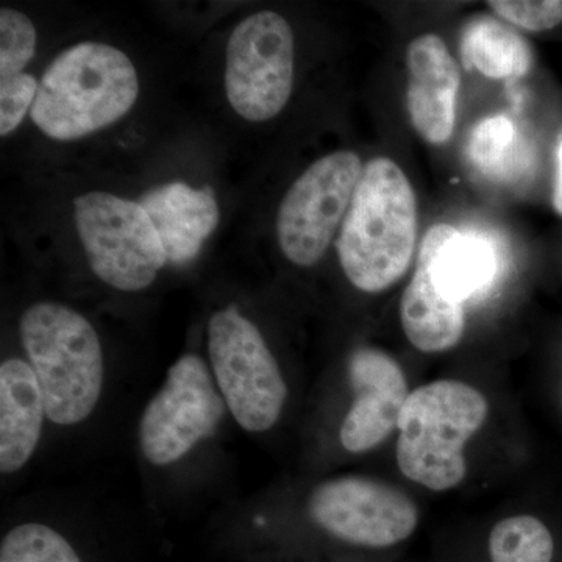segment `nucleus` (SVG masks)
<instances>
[{
    "label": "nucleus",
    "mask_w": 562,
    "mask_h": 562,
    "mask_svg": "<svg viewBox=\"0 0 562 562\" xmlns=\"http://www.w3.org/2000/svg\"><path fill=\"white\" fill-rule=\"evenodd\" d=\"M417 255L427 262L435 290L457 305L482 297L497 279V249L479 233L435 225L425 233Z\"/></svg>",
    "instance_id": "ddd939ff"
},
{
    "label": "nucleus",
    "mask_w": 562,
    "mask_h": 562,
    "mask_svg": "<svg viewBox=\"0 0 562 562\" xmlns=\"http://www.w3.org/2000/svg\"><path fill=\"white\" fill-rule=\"evenodd\" d=\"M308 512L322 530L371 549L405 541L419 524L416 503L405 492L360 475L339 476L314 487Z\"/></svg>",
    "instance_id": "9d476101"
},
{
    "label": "nucleus",
    "mask_w": 562,
    "mask_h": 562,
    "mask_svg": "<svg viewBox=\"0 0 562 562\" xmlns=\"http://www.w3.org/2000/svg\"><path fill=\"white\" fill-rule=\"evenodd\" d=\"M46 402L29 361L9 358L0 366V471L20 472L32 460L41 435Z\"/></svg>",
    "instance_id": "2eb2a0df"
},
{
    "label": "nucleus",
    "mask_w": 562,
    "mask_h": 562,
    "mask_svg": "<svg viewBox=\"0 0 562 562\" xmlns=\"http://www.w3.org/2000/svg\"><path fill=\"white\" fill-rule=\"evenodd\" d=\"M416 239L412 181L397 162L373 158L362 169L336 243L344 273L360 291L387 290L408 271Z\"/></svg>",
    "instance_id": "f257e3e1"
},
{
    "label": "nucleus",
    "mask_w": 562,
    "mask_h": 562,
    "mask_svg": "<svg viewBox=\"0 0 562 562\" xmlns=\"http://www.w3.org/2000/svg\"><path fill=\"white\" fill-rule=\"evenodd\" d=\"M36 50V31L20 10H0V80L24 72Z\"/></svg>",
    "instance_id": "412c9836"
},
{
    "label": "nucleus",
    "mask_w": 562,
    "mask_h": 562,
    "mask_svg": "<svg viewBox=\"0 0 562 562\" xmlns=\"http://www.w3.org/2000/svg\"><path fill=\"white\" fill-rule=\"evenodd\" d=\"M465 69H476L487 79H519L531 69L532 54L527 41L491 16H476L461 35Z\"/></svg>",
    "instance_id": "f3484780"
},
{
    "label": "nucleus",
    "mask_w": 562,
    "mask_h": 562,
    "mask_svg": "<svg viewBox=\"0 0 562 562\" xmlns=\"http://www.w3.org/2000/svg\"><path fill=\"white\" fill-rule=\"evenodd\" d=\"M553 205L554 210L562 216V135L557 149V180H554Z\"/></svg>",
    "instance_id": "b1692460"
},
{
    "label": "nucleus",
    "mask_w": 562,
    "mask_h": 562,
    "mask_svg": "<svg viewBox=\"0 0 562 562\" xmlns=\"http://www.w3.org/2000/svg\"><path fill=\"white\" fill-rule=\"evenodd\" d=\"M211 373L228 412L243 430L265 432L279 422L288 390L257 325L235 305L209 322Z\"/></svg>",
    "instance_id": "39448f33"
},
{
    "label": "nucleus",
    "mask_w": 562,
    "mask_h": 562,
    "mask_svg": "<svg viewBox=\"0 0 562 562\" xmlns=\"http://www.w3.org/2000/svg\"><path fill=\"white\" fill-rule=\"evenodd\" d=\"M401 319L406 338L425 353L452 349L464 333V306L447 301L435 290L427 262L419 255L402 295Z\"/></svg>",
    "instance_id": "dca6fc26"
},
{
    "label": "nucleus",
    "mask_w": 562,
    "mask_h": 562,
    "mask_svg": "<svg viewBox=\"0 0 562 562\" xmlns=\"http://www.w3.org/2000/svg\"><path fill=\"white\" fill-rule=\"evenodd\" d=\"M349 376L355 401L344 417L339 439L347 452H368L397 428L409 395L408 383L401 364L373 347H362L351 355Z\"/></svg>",
    "instance_id": "9b49d317"
},
{
    "label": "nucleus",
    "mask_w": 562,
    "mask_h": 562,
    "mask_svg": "<svg viewBox=\"0 0 562 562\" xmlns=\"http://www.w3.org/2000/svg\"><path fill=\"white\" fill-rule=\"evenodd\" d=\"M20 333L47 419L61 427L87 420L105 379L102 344L91 322L63 303L38 302L22 314Z\"/></svg>",
    "instance_id": "7ed1b4c3"
},
{
    "label": "nucleus",
    "mask_w": 562,
    "mask_h": 562,
    "mask_svg": "<svg viewBox=\"0 0 562 562\" xmlns=\"http://www.w3.org/2000/svg\"><path fill=\"white\" fill-rule=\"evenodd\" d=\"M553 552L552 535L536 517H508L492 528L491 562H552Z\"/></svg>",
    "instance_id": "6ab92c4d"
},
{
    "label": "nucleus",
    "mask_w": 562,
    "mask_h": 562,
    "mask_svg": "<svg viewBox=\"0 0 562 562\" xmlns=\"http://www.w3.org/2000/svg\"><path fill=\"white\" fill-rule=\"evenodd\" d=\"M74 220L92 272L113 290H146L168 262L140 203L111 192H87L74 201Z\"/></svg>",
    "instance_id": "423d86ee"
},
{
    "label": "nucleus",
    "mask_w": 562,
    "mask_h": 562,
    "mask_svg": "<svg viewBox=\"0 0 562 562\" xmlns=\"http://www.w3.org/2000/svg\"><path fill=\"white\" fill-rule=\"evenodd\" d=\"M486 417V398L471 384L439 380L409 392L397 425L403 475L431 491L458 486L468 473L465 443Z\"/></svg>",
    "instance_id": "20e7f679"
},
{
    "label": "nucleus",
    "mask_w": 562,
    "mask_h": 562,
    "mask_svg": "<svg viewBox=\"0 0 562 562\" xmlns=\"http://www.w3.org/2000/svg\"><path fill=\"white\" fill-rule=\"evenodd\" d=\"M409 120L422 138L442 146L452 138L460 92V70L438 35L425 33L406 50Z\"/></svg>",
    "instance_id": "f8f14e48"
},
{
    "label": "nucleus",
    "mask_w": 562,
    "mask_h": 562,
    "mask_svg": "<svg viewBox=\"0 0 562 562\" xmlns=\"http://www.w3.org/2000/svg\"><path fill=\"white\" fill-rule=\"evenodd\" d=\"M502 20L530 32L550 31L562 22L561 0H495L487 2Z\"/></svg>",
    "instance_id": "4be33fe9"
},
{
    "label": "nucleus",
    "mask_w": 562,
    "mask_h": 562,
    "mask_svg": "<svg viewBox=\"0 0 562 562\" xmlns=\"http://www.w3.org/2000/svg\"><path fill=\"white\" fill-rule=\"evenodd\" d=\"M140 206L157 228L166 257L172 265H187L220 224V205L210 188H191L183 181L151 188Z\"/></svg>",
    "instance_id": "4468645a"
},
{
    "label": "nucleus",
    "mask_w": 562,
    "mask_h": 562,
    "mask_svg": "<svg viewBox=\"0 0 562 562\" xmlns=\"http://www.w3.org/2000/svg\"><path fill=\"white\" fill-rule=\"evenodd\" d=\"M294 85V33L279 13L265 10L236 25L227 44L225 91L232 109L249 122L273 120Z\"/></svg>",
    "instance_id": "0eeeda50"
},
{
    "label": "nucleus",
    "mask_w": 562,
    "mask_h": 562,
    "mask_svg": "<svg viewBox=\"0 0 562 562\" xmlns=\"http://www.w3.org/2000/svg\"><path fill=\"white\" fill-rule=\"evenodd\" d=\"M469 161L497 183H517L530 173L532 151L508 116H490L472 128L465 144Z\"/></svg>",
    "instance_id": "a211bd4d"
},
{
    "label": "nucleus",
    "mask_w": 562,
    "mask_h": 562,
    "mask_svg": "<svg viewBox=\"0 0 562 562\" xmlns=\"http://www.w3.org/2000/svg\"><path fill=\"white\" fill-rule=\"evenodd\" d=\"M0 562H81L68 539L49 525L27 522L11 528L0 546Z\"/></svg>",
    "instance_id": "aec40b11"
},
{
    "label": "nucleus",
    "mask_w": 562,
    "mask_h": 562,
    "mask_svg": "<svg viewBox=\"0 0 562 562\" xmlns=\"http://www.w3.org/2000/svg\"><path fill=\"white\" fill-rule=\"evenodd\" d=\"M225 406L213 373L198 355L173 362L139 422V446L151 465L183 460L221 424Z\"/></svg>",
    "instance_id": "1a4fd4ad"
},
{
    "label": "nucleus",
    "mask_w": 562,
    "mask_h": 562,
    "mask_svg": "<svg viewBox=\"0 0 562 562\" xmlns=\"http://www.w3.org/2000/svg\"><path fill=\"white\" fill-rule=\"evenodd\" d=\"M362 169L355 151H333L292 183L277 216V238L288 260L310 268L324 258L346 220Z\"/></svg>",
    "instance_id": "6e6552de"
},
{
    "label": "nucleus",
    "mask_w": 562,
    "mask_h": 562,
    "mask_svg": "<svg viewBox=\"0 0 562 562\" xmlns=\"http://www.w3.org/2000/svg\"><path fill=\"white\" fill-rule=\"evenodd\" d=\"M138 95V72L124 52L80 43L50 63L31 116L52 139H80L124 117Z\"/></svg>",
    "instance_id": "f03ea898"
},
{
    "label": "nucleus",
    "mask_w": 562,
    "mask_h": 562,
    "mask_svg": "<svg viewBox=\"0 0 562 562\" xmlns=\"http://www.w3.org/2000/svg\"><path fill=\"white\" fill-rule=\"evenodd\" d=\"M40 81L29 72L0 80V135L7 136L20 127L38 94Z\"/></svg>",
    "instance_id": "5701e85b"
}]
</instances>
